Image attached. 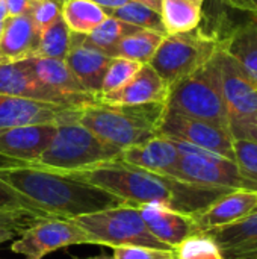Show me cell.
<instances>
[{"label": "cell", "mask_w": 257, "mask_h": 259, "mask_svg": "<svg viewBox=\"0 0 257 259\" xmlns=\"http://www.w3.org/2000/svg\"><path fill=\"white\" fill-rule=\"evenodd\" d=\"M141 65L142 64L130 61V59L112 58V61L108 67V71L105 74L100 94H106V93H111V91L121 88L124 83H127L136 74V71L141 68Z\"/></svg>", "instance_id": "cell-31"}, {"label": "cell", "mask_w": 257, "mask_h": 259, "mask_svg": "<svg viewBox=\"0 0 257 259\" xmlns=\"http://www.w3.org/2000/svg\"><path fill=\"white\" fill-rule=\"evenodd\" d=\"M64 175L95 185L121 199L127 205L141 206L156 203L191 217L203 212L215 200L232 191L153 173L121 159Z\"/></svg>", "instance_id": "cell-1"}, {"label": "cell", "mask_w": 257, "mask_h": 259, "mask_svg": "<svg viewBox=\"0 0 257 259\" xmlns=\"http://www.w3.org/2000/svg\"><path fill=\"white\" fill-rule=\"evenodd\" d=\"M138 209L148 232L158 241L173 250L182 241L200 232L194 217L174 211L164 205H141L138 206Z\"/></svg>", "instance_id": "cell-16"}, {"label": "cell", "mask_w": 257, "mask_h": 259, "mask_svg": "<svg viewBox=\"0 0 257 259\" xmlns=\"http://www.w3.org/2000/svg\"><path fill=\"white\" fill-rule=\"evenodd\" d=\"M176 259H224L217 241L208 232H198L174 249Z\"/></svg>", "instance_id": "cell-30"}, {"label": "cell", "mask_w": 257, "mask_h": 259, "mask_svg": "<svg viewBox=\"0 0 257 259\" xmlns=\"http://www.w3.org/2000/svg\"><path fill=\"white\" fill-rule=\"evenodd\" d=\"M165 36L167 35L155 30L139 29L138 32L127 35L118 42L112 58H124L139 64H150Z\"/></svg>", "instance_id": "cell-27"}, {"label": "cell", "mask_w": 257, "mask_h": 259, "mask_svg": "<svg viewBox=\"0 0 257 259\" xmlns=\"http://www.w3.org/2000/svg\"><path fill=\"white\" fill-rule=\"evenodd\" d=\"M29 15L38 32H41L61 15V3L56 0H36Z\"/></svg>", "instance_id": "cell-34"}, {"label": "cell", "mask_w": 257, "mask_h": 259, "mask_svg": "<svg viewBox=\"0 0 257 259\" xmlns=\"http://www.w3.org/2000/svg\"><path fill=\"white\" fill-rule=\"evenodd\" d=\"M159 12L167 35L191 32L201 21L203 0H162Z\"/></svg>", "instance_id": "cell-23"}, {"label": "cell", "mask_w": 257, "mask_h": 259, "mask_svg": "<svg viewBox=\"0 0 257 259\" xmlns=\"http://www.w3.org/2000/svg\"><path fill=\"white\" fill-rule=\"evenodd\" d=\"M224 259H257V208L242 220L208 231Z\"/></svg>", "instance_id": "cell-21"}, {"label": "cell", "mask_w": 257, "mask_h": 259, "mask_svg": "<svg viewBox=\"0 0 257 259\" xmlns=\"http://www.w3.org/2000/svg\"><path fill=\"white\" fill-rule=\"evenodd\" d=\"M221 47L257 87V15L235 27L221 39Z\"/></svg>", "instance_id": "cell-22"}, {"label": "cell", "mask_w": 257, "mask_h": 259, "mask_svg": "<svg viewBox=\"0 0 257 259\" xmlns=\"http://www.w3.org/2000/svg\"><path fill=\"white\" fill-rule=\"evenodd\" d=\"M139 27H135L132 24H127L118 18H114L111 15L106 17V20L98 24L91 33L88 35H74L82 44L89 46L92 49H97L98 52L108 55L112 58L115 47L118 46V42L126 38L127 35L138 32Z\"/></svg>", "instance_id": "cell-26"}, {"label": "cell", "mask_w": 257, "mask_h": 259, "mask_svg": "<svg viewBox=\"0 0 257 259\" xmlns=\"http://www.w3.org/2000/svg\"><path fill=\"white\" fill-rule=\"evenodd\" d=\"M235 9L248 12L251 15H257V0H224Z\"/></svg>", "instance_id": "cell-38"}, {"label": "cell", "mask_w": 257, "mask_h": 259, "mask_svg": "<svg viewBox=\"0 0 257 259\" xmlns=\"http://www.w3.org/2000/svg\"><path fill=\"white\" fill-rule=\"evenodd\" d=\"M215 59L220 68L232 138L257 143V87L223 47L215 53Z\"/></svg>", "instance_id": "cell-8"}, {"label": "cell", "mask_w": 257, "mask_h": 259, "mask_svg": "<svg viewBox=\"0 0 257 259\" xmlns=\"http://www.w3.org/2000/svg\"><path fill=\"white\" fill-rule=\"evenodd\" d=\"M9 15H8V9H6V5H5V0H0V36H2V32L5 29V24L8 21Z\"/></svg>", "instance_id": "cell-40"}, {"label": "cell", "mask_w": 257, "mask_h": 259, "mask_svg": "<svg viewBox=\"0 0 257 259\" xmlns=\"http://www.w3.org/2000/svg\"><path fill=\"white\" fill-rule=\"evenodd\" d=\"M114 259H176L174 250H158L147 247H117Z\"/></svg>", "instance_id": "cell-35"}, {"label": "cell", "mask_w": 257, "mask_h": 259, "mask_svg": "<svg viewBox=\"0 0 257 259\" xmlns=\"http://www.w3.org/2000/svg\"><path fill=\"white\" fill-rule=\"evenodd\" d=\"M0 94L68 108H83L97 102L95 96L68 94L47 85L33 73L27 59L0 65Z\"/></svg>", "instance_id": "cell-10"}, {"label": "cell", "mask_w": 257, "mask_h": 259, "mask_svg": "<svg viewBox=\"0 0 257 259\" xmlns=\"http://www.w3.org/2000/svg\"><path fill=\"white\" fill-rule=\"evenodd\" d=\"M94 259H114V258H111V256H106V255H103V256H98V258H94Z\"/></svg>", "instance_id": "cell-43"}, {"label": "cell", "mask_w": 257, "mask_h": 259, "mask_svg": "<svg viewBox=\"0 0 257 259\" xmlns=\"http://www.w3.org/2000/svg\"><path fill=\"white\" fill-rule=\"evenodd\" d=\"M56 132V124H30L0 129V156L14 164H35Z\"/></svg>", "instance_id": "cell-14"}, {"label": "cell", "mask_w": 257, "mask_h": 259, "mask_svg": "<svg viewBox=\"0 0 257 259\" xmlns=\"http://www.w3.org/2000/svg\"><path fill=\"white\" fill-rule=\"evenodd\" d=\"M170 94L168 83L150 64H142L136 74L121 88L100 94L97 102L106 105H145L167 103Z\"/></svg>", "instance_id": "cell-15"}, {"label": "cell", "mask_w": 257, "mask_h": 259, "mask_svg": "<svg viewBox=\"0 0 257 259\" xmlns=\"http://www.w3.org/2000/svg\"><path fill=\"white\" fill-rule=\"evenodd\" d=\"M61 17L74 35H88L101 24L108 12L91 0H65L61 3Z\"/></svg>", "instance_id": "cell-25"}, {"label": "cell", "mask_w": 257, "mask_h": 259, "mask_svg": "<svg viewBox=\"0 0 257 259\" xmlns=\"http://www.w3.org/2000/svg\"><path fill=\"white\" fill-rule=\"evenodd\" d=\"M257 208V191L232 190L194 217L200 232L233 225Z\"/></svg>", "instance_id": "cell-17"}, {"label": "cell", "mask_w": 257, "mask_h": 259, "mask_svg": "<svg viewBox=\"0 0 257 259\" xmlns=\"http://www.w3.org/2000/svg\"><path fill=\"white\" fill-rule=\"evenodd\" d=\"M92 240V244L117 247H147L173 250L158 241L145 228L138 206L120 205L100 212L71 219Z\"/></svg>", "instance_id": "cell-6"}, {"label": "cell", "mask_w": 257, "mask_h": 259, "mask_svg": "<svg viewBox=\"0 0 257 259\" xmlns=\"http://www.w3.org/2000/svg\"><path fill=\"white\" fill-rule=\"evenodd\" d=\"M39 46V32L29 14L9 17L0 36V64H14L33 58Z\"/></svg>", "instance_id": "cell-20"}, {"label": "cell", "mask_w": 257, "mask_h": 259, "mask_svg": "<svg viewBox=\"0 0 257 259\" xmlns=\"http://www.w3.org/2000/svg\"><path fill=\"white\" fill-rule=\"evenodd\" d=\"M56 2H59V3H62V2H65V0H56Z\"/></svg>", "instance_id": "cell-44"}, {"label": "cell", "mask_w": 257, "mask_h": 259, "mask_svg": "<svg viewBox=\"0 0 257 259\" xmlns=\"http://www.w3.org/2000/svg\"><path fill=\"white\" fill-rule=\"evenodd\" d=\"M221 49V39L194 29L167 35L158 47L150 65L171 88L179 80L204 67Z\"/></svg>", "instance_id": "cell-7"}, {"label": "cell", "mask_w": 257, "mask_h": 259, "mask_svg": "<svg viewBox=\"0 0 257 259\" xmlns=\"http://www.w3.org/2000/svg\"><path fill=\"white\" fill-rule=\"evenodd\" d=\"M158 135L182 141L235 161L233 138L230 132L212 123L185 117L165 109Z\"/></svg>", "instance_id": "cell-12"}, {"label": "cell", "mask_w": 257, "mask_h": 259, "mask_svg": "<svg viewBox=\"0 0 257 259\" xmlns=\"http://www.w3.org/2000/svg\"><path fill=\"white\" fill-rule=\"evenodd\" d=\"M0 65H2V64H0Z\"/></svg>", "instance_id": "cell-46"}, {"label": "cell", "mask_w": 257, "mask_h": 259, "mask_svg": "<svg viewBox=\"0 0 257 259\" xmlns=\"http://www.w3.org/2000/svg\"><path fill=\"white\" fill-rule=\"evenodd\" d=\"M0 181L48 217L76 219L124 205L114 194L30 164L0 165Z\"/></svg>", "instance_id": "cell-2"}, {"label": "cell", "mask_w": 257, "mask_h": 259, "mask_svg": "<svg viewBox=\"0 0 257 259\" xmlns=\"http://www.w3.org/2000/svg\"><path fill=\"white\" fill-rule=\"evenodd\" d=\"M79 109L0 94V129L76 121Z\"/></svg>", "instance_id": "cell-13"}, {"label": "cell", "mask_w": 257, "mask_h": 259, "mask_svg": "<svg viewBox=\"0 0 257 259\" xmlns=\"http://www.w3.org/2000/svg\"><path fill=\"white\" fill-rule=\"evenodd\" d=\"M167 111L203 120L229 131L227 108L215 56L191 76L170 88Z\"/></svg>", "instance_id": "cell-5"}, {"label": "cell", "mask_w": 257, "mask_h": 259, "mask_svg": "<svg viewBox=\"0 0 257 259\" xmlns=\"http://www.w3.org/2000/svg\"><path fill=\"white\" fill-rule=\"evenodd\" d=\"M91 2H94L95 5H98L100 8H103L108 12V15H109L112 11H115V9L127 5L130 0H91Z\"/></svg>", "instance_id": "cell-39"}, {"label": "cell", "mask_w": 257, "mask_h": 259, "mask_svg": "<svg viewBox=\"0 0 257 259\" xmlns=\"http://www.w3.org/2000/svg\"><path fill=\"white\" fill-rule=\"evenodd\" d=\"M235 162L244 178L257 184V143L248 140H233Z\"/></svg>", "instance_id": "cell-32"}, {"label": "cell", "mask_w": 257, "mask_h": 259, "mask_svg": "<svg viewBox=\"0 0 257 259\" xmlns=\"http://www.w3.org/2000/svg\"><path fill=\"white\" fill-rule=\"evenodd\" d=\"M36 0H5L8 15L9 17H20L30 12L32 6Z\"/></svg>", "instance_id": "cell-37"}, {"label": "cell", "mask_w": 257, "mask_h": 259, "mask_svg": "<svg viewBox=\"0 0 257 259\" xmlns=\"http://www.w3.org/2000/svg\"><path fill=\"white\" fill-rule=\"evenodd\" d=\"M0 209H26V211H32V212H36V214L45 215L38 208H35L29 200H26L24 197H21L15 191H12L2 181H0Z\"/></svg>", "instance_id": "cell-36"}, {"label": "cell", "mask_w": 257, "mask_h": 259, "mask_svg": "<svg viewBox=\"0 0 257 259\" xmlns=\"http://www.w3.org/2000/svg\"><path fill=\"white\" fill-rule=\"evenodd\" d=\"M173 141L180 152L176 179L204 187L257 191V184L242 176L235 161L182 141Z\"/></svg>", "instance_id": "cell-9"}, {"label": "cell", "mask_w": 257, "mask_h": 259, "mask_svg": "<svg viewBox=\"0 0 257 259\" xmlns=\"http://www.w3.org/2000/svg\"><path fill=\"white\" fill-rule=\"evenodd\" d=\"M14 232H11V231H5V229H0V244L2 243H6V241H9V240H12L14 238Z\"/></svg>", "instance_id": "cell-41"}, {"label": "cell", "mask_w": 257, "mask_h": 259, "mask_svg": "<svg viewBox=\"0 0 257 259\" xmlns=\"http://www.w3.org/2000/svg\"><path fill=\"white\" fill-rule=\"evenodd\" d=\"M89 259H94V258H89Z\"/></svg>", "instance_id": "cell-45"}, {"label": "cell", "mask_w": 257, "mask_h": 259, "mask_svg": "<svg viewBox=\"0 0 257 259\" xmlns=\"http://www.w3.org/2000/svg\"><path fill=\"white\" fill-rule=\"evenodd\" d=\"M71 47V32L59 15L50 26L39 32V46L33 58L65 61Z\"/></svg>", "instance_id": "cell-28"}, {"label": "cell", "mask_w": 257, "mask_h": 259, "mask_svg": "<svg viewBox=\"0 0 257 259\" xmlns=\"http://www.w3.org/2000/svg\"><path fill=\"white\" fill-rule=\"evenodd\" d=\"M138 2H142V3H145V5L151 6V8L156 9L158 12L161 11V2H162V0H138Z\"/></svg>", "instance_id": "cell-42"}, {"label": "cell", "mask_w": 257, "mask_h": 259, "mask_svg": "<svg viewBox=\"0 0 257 259\" xmlns=\"http://www.w3.org/2000/svg\"><path fill=\"white\" fill-rule=\"evenodd\" d=\"M121 150L106 144L77 121L56 124V132L35 164L42 168L70 173L120 159Z\"/></svg>", "instance_id": "cell-4"}, {"label": "cell", "mask_w": 257, "mask_h": 259, "mask_svg": "<svg viewBox=\"0 0 257 259\" xmlns=\"http://www.w3.org/2000/svg\"><path fill=\"white\" fill-rule=\"evenodd\" d=\"M76 244H92V240L73 220L50 217L21 232L11 250L27 259H42L52 252Z\"/></svg>", "instance_id": "cell-11"}, {"label": "cell", "mask_w": 257, "mask_h": 259, "mask_svg": "<svg viewBox=\"0 0 257 259\" xmlns=\"http://www.w3.org/2000/svg\"><path fill=\"white\" fill-rule=\"evenodd\" d=\"M165 109V103L106 105L95 102L80 108L76 121L123 152L158 137Z\"/></svg>", "instance_id": "cell-3"}, {"label": "cell", "mask_w": 257, "mask_h": 259, "mask_svg": "<svg viewBox=\"0 0 257 259\" xmlns=\"http://www.w3.org/2000/svg\"><path fill=\"white\" fill-rule=\"evenodd\" d=\"M50 219L42 214H36L26 209H0V229L11 231L15 235L24 232L35 223Z\"/></svg>", "instance_id": "cell-33"}, {"label": "cell", "mask_w": 257, "mask_h": 259, "mask_svg": "<svg viewBox=\"0 0 257 259\" xmlns=\"http://www.w3.org/2000/svg\"><path fill=\"white\" fill-rule=\"evenodd\" d=\"M120 159L135 167L174 178L180 161V152L173 140L158 135L144 144L123 150Z\"/></svg>", "instance_id": "cell-18"}, {"label": "cell", "mask_w": 257, "mask_h": 259, "mask_svg": "<svg viewBox=\"0 0 257 259\" xmlns=\"http://www.w3.org/2000/svg\"><path fill=\"white\" fill-rule=\"evenodd\" d=\"M111 61V56L82 44L71 33V47L65 58V64L89 94L95 97L100 96L103 79Z\"/></svg>", "instance_id": "cell-19"}, {"label": "cell", "mask_w": 257, "mask_h": 259, "mask_svg": "<svg viewBox=\"0 0 257 259\" xmlns=\"http://www.w3.org/2000/svg\"><path fill=\"white\" fill-rule=\"evenodd\" d=\"M27 61L33 73L47 85L68 94H89L79 79L71 73L65 61L50 58H29Z\"/></svg>", "instance_id": "cell-24"}, {"label": "cell", "mask_w": 257, "mask_h": 259, "mask_svg": "<svg viewBox=\"0 0 257 259\" xmlns=\"http://www.w3.org/2000/svg\"><path fill=\"white\" fill-rule=\"evenodd\" d=\"M114 18H118L127 24H132L139 29H147V30H155L159 33H165V27L161 18V12L153 9L151 6L138 2V0H130L127 5L112 11L109 14Z\"/></svg>", "instance_id": "cell-29"}]
</instances>
